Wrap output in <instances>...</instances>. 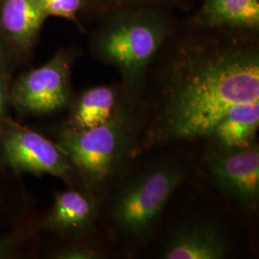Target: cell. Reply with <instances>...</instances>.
I'll return each mask as SVG.
<instances>
[{"label": "cell", "mask_w": 259, "mask_h": 259, "mask_svg": "<svg viewBox=\"0 0 259 259\" xmlns=\"http://www.w3.org/2000/svg\"><path fill=\"white\" fill-rule=\"evenodd\" d=\"M258 126L259 101L244 103L228 111L207 139L211 140L213 148H242L255 140Z\"/></svg>", "instance_id": "13"}, {"label": "cell", "mask_w": 259, "mask_h": 259, "mask_svg": "<svg viewBox=\"0 0 259 259\" xmlns=\"http://www.w3.org/2000/svg\"><path fill=\"white\" fill-rule=\"evenodd\" d=\"M144 93L152 114L136 156L207 139L233 107L259 101L258 33L177 20L149 68Z\"/></svg>", "instance_id": "1"}, {"label": "cell", "mask_w": 259, "mask_h": 259, "mask_svg": "<svg viewBox=\"0 0 259 259\" xmlns=\"http://www.w3.org/2000/svg\"><path fill=\"white\" fill-rule=\"evenodd\" d=\"M143 128L140 108L126 101L110 120L91 129L70 131L57 126L54 141L70 160L84 191L100 205L128 168Z\"/></svg>", "instance_id": "4"}, {"label": "cell", "mask_w": 259, "mask_h": 259, "mask_svg": "<svg viewBox=\"0 0 259 259\" xmlns=\"http://www.w3.org/2000/svg\"><path fill=\"white\" fill-rule=\"evenodd\" d=\"M189 166L186 156L160 157L125 171L114 183L109 201L102 202L104 221L124 250H138L148 244Z\"/></svg>", "instance_id": "2"}, {"label": "cell", "mask_w": 259, "mask_h": 259, "mask_svg": "<svg viewBox=\"0 0 259 259\" xmlns=\"http://www.w3.org/2000/svg\"><path fill=\"white\" fill-rule=\"evenodd\" d=\"M64 240V243L50 251L49 258L98 259L104 255L102 249L93 237Z\"/></svg>", "instance_id": "16"}, {"label": "cell", "mask_w": 259, "mask_h": 259, "mask_svg": "<svg viewBox=\"0 0 259 259\" xmlns=\"http://www.w3.org/2000/svg\"><path fill=\"white\" fill-rule=\"evenodd\" d=\"M17 55L0 28V75L11 74L15 68Z\"/></svg>", "instance_id": "19"}, {"label": "cell", "mask_w": 259, "mask_h": 259, "mask_svg": "<svg viewBox=\"0 0 259 259\" xmlns=\"http://www.w3.org/2000/svg\"><path fill=\"white\" fill-rule=\"evenodd\" d=\"M125 101L120 84L89 88L73 98L69 113L59 127L70 131L91 129L108 122Z\"/></svg>", "instance_id": "11"}, {"label": "cell", "mask_w": 259, "mask_h": 259, "mask_svg": "<svg viewBox=\"0 0 259 259\" xmlns=\"http://www.w3.org/2000/svg\"><path fill=\"white\" fill-rule=\"evenodd\" d=\"M77 54L59 49L45 65L21 73L12 81L11 108L21 116H44L68 109L74 95L71 73Z\"/></svg>", "instance_id": "5"}, {"label": "cell", "mask_w": 259, "mask_h": 259, "mask_svg": "<svg viewBox=\"0 0 259 259\" xmlns=\"http://www.w3.org/2000/svg\"><path fill=\"white\" fill-rule=\"evenodd\" d=\"M47 18L41 0H0V28L17 57L32 51Z\"/></svg>", "instance_id": "10"}, {"label": "cell", "mask_w": 259, "mask_h": 259, "mask_svg": "<svg viewBox=\"0 0 259 259\" xmlns=\"http://www.w3.org/2000/svg\"><path fill=\"white\" fill-rule=\"evenodd\" d=\"M231 243L222 228L210 220L180 223L167 233L160 255L165 259H223L231 253Z\"/></svg>", "instance_id": "9"}, {"label": "cell", "mask_w": 259, "mask_h": 259, "mask_svg": "<svg viewBox=\"0 0 259 259\" xmlns=\"http://www.w3.org/2000/svg\"><path fill=\"white\" fill-rule=\"evenodd\" d=\"M179 4V0H85L99 16L112 11L139 7H162L170 9Z\"/></svg>", "instance_id": "17"}, {"label": "cell", "mask_w": 259, "mask_h": 259, "mask_svg": "<svg viewBox=\"0 0 259 259\" xmlns=\"http://www.w3.org/2000/svg\"><path fill=\"white\" fill-rule=\"evenodd\" d=\"M99 204L81 189L56 192L50 209L40 218L41 232L62 239L94 237L99 220Z\"/></svg>", "instance_id": "8"}, {"label": "cell", "mask_w": 259, "mask_h": 259, "mask_svg": "<svg viewBox=\"0 0 259 259\" xmlns=\"http://www.w3.org/2000/svg\"><path fill=\"white\" fill-rule=\"evenodd\" d=\"M187 22L207 28L259 32V0H204Z\"/></svg>", "instance_id": "12"}, {"label": "cell", "mask_w": 259, "mask_h": 259, "mask_svg": "<svg viewBox=\"0 0 259 259\" xmlns=\"http://www.w3.org/2000/svg\"><path fill=\"white\" fill-rule=\"evenodd\" d=\"M11 83H12V75H0V121L10 115Z\"/></svg>", "instance_id": "20"}, {"label": "cell", "mask_w": 259, "mask_h": 259, "mask_svg": "<svg viewBox=\"0 0 259 259\" xmlns=\"http://www.w3.org/2000/svg\"><path fill=\"white\" fill-rule=\"evenodd\" d=\"M34 209L35 203L28 192L23 176L7 163L0 145V232Z\"/></svg>", "instance_id": "14"}, {"label": "cell", "mask_w": 259, "mask_h": 259, "mask_svg": "<svg viewBox=\"0 0 259 259\" xmlns=\"http://www.w3.org/2000/svg\"><path fill=\"white\" fill-rule=\"evenodd\" d=\"M48 17H59L78 23V14L85 7V0H41ZM80 25V24H79Z\"/></svg>", "instance_id": "18"}, {"label": "cell", "mask_w": 259, "mask_h": 259, "mask_svg": "<svg viewBox=\"0 0 259 259\" xmlns=\"http://www.w3.org/2000/svg\"><path fill=\"white\" fill-rule=\"evenodd\" d=\"M177 19L170 9L139 7L100 16L90 39L93 57L121 76L125 101L139 107L149 68Z\"/></svg>", "instance_id": "3"}, {"label": "cell", "mask_w": 259, "mask_h": 259, "mask_svg": "<svg viewBox=\"0 0 259 259\" xmlns=\"http://www.w3.org/2000/svg\"><path fill=\"white\" fill-rule=\"evenodd\" d=\"M0 145L7 163L19 175H50L62 180L68 188L84 191L74 167L55 141L10 115L0 121Z\"/></svg>", "instance_id": "6"}, {"label": "cell", "mask_w": 259, "mask_h": 259, "mask_svg": "<svg viewBox=\"0 0 259 259\" xmlns=\"http://www.w3.org/2000/svg\"><path fill=\"white\" fill-rule=\"evenodd\" d=\"M213 186L241 211L255 212L259 202V147L253 140L242 148H213L205 158Z\"/></svg>", "instance_id": "7"}, {"label": "cell", "mask_w": 259, "mask_h": 259, "mask_svg": "<svg viewBox=\"0 0 259 259\" xmlns=\"http://www.w3.org/2000/svg\"><path fill=\"white\" fill-rule=\"evenodd\" d=\"M41 214L34 209L0 232V259H19L35 255L38 248Z\"/></svg>", "instance_id": "15"}]
</instances>
